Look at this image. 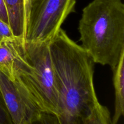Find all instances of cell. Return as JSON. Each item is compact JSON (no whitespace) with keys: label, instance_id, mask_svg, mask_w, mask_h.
I'll use <instances>...</instances> for the list:
<instances>
[{"label":"cell","instance_id":"obj_5","mask_svg":"<svg viewBox=\"0 0 124 124\" xmlns=\"http://www.w3.org/2000/svg\"><path fill=\"white\" fill-rule=\"evenodd\" d=\"M0 92L13 124H31L43 112L18 82L1 71Z\"/></svg>","mask_w":124,"mask_h":124},{"label":"cell","instance_id":"obj_3","mask_svg":"<svg viewBox=\"0 0 124 124\" xmlns=\"http://www.w3.org/2000/svg\"><path fill=\"white\" fill-rule=\"evenodd\" d=\"M49 42L18 39L13 81L19 84L43 112L58 115V93Z\"/></svg>","mask_w":124,"mask_h":124},{"label":"cell","instance_id":"obj_7","mask_svg":"<svg viewBox=\"0 0 124 124\" xmlns=\"http://www.w3.org/2000/svg\"><path fill=\"white\" fill-rule=\"evenodd\" d=\"M112 70L115 101V114L111 119L113 124H117L124 114V53L121 56L117 65Z\"/></svg>","mask_w":124,"mask_h":124},{"label":"cell","instance_id":"obj_10","mask_svg":"<svg viewBox=\"0 0 124 124\" xmlns=\"http://www.w3.org/2000/svg\"><path fill=\"white\" fill-rule=\"evenodd\" d=\"M31 124H61V122L56 115L42 112L41 116Z\"/></svg>","mask_w":124,"mask_h":124},{"label":"cell","instance_id":"obj_14","mask_svg":"<svg viewBox=\"0 0 124 124\" xmlns=\"http://www.w3.org/2000/svg\"><path fill=\"white\" fill-rule=\"evenodd\" d=\"M30 0H25V6H26L27 10L28 13H29V8H30Z\"/></svg>","mask_w":124,"mask_h":124},{"label":"cell","instance_id":"obj_1","mask_svg":"<svg viewBox=\"0 0 124 124\" xmlns=\"http://www.w3.org/2000/svg\"><path fill=\"white\" fill-rule=\"evenodd\" d=\"M49 48L58 93L61 124H86L99 103L93 83L91 56L61 29Z\"/></svg>","mask_w":124,"mask_h":124},{"label":"cell","instance_id":"obj_12","mask_svg":"<svg viewBox=\"0 0 124 124\" xmlns=\"http://www.w3.org/2000/svg\"><path fill=\"white\" fill-rule=\"evenodd\" d=\"M12 36H13V35L8 24L0 19V41L4 38Z\"/></svg>","mask_w":124,"mask_h":124},{"label":"cell","instance_id":"obj_8","mask_svg":"<svg viewBox=\"0 0 124 124\" xmlns=\"http://www.w3.org/2000/svg\"><path fill=\"white\" fill-rule=\"evenodd\" d=\"M15 37H6L0 41V71L13 80L16 59Z\"/></svg>","mask_w":124,"mask_h":124},{"label":"cell","instance_id":"obj_6","mask_svg":"<svg viewBox=\"0 0 124 124\" xmlns=\"http://www.w3.org/2000/svg\"><path fill=\"white\" fill-rule=\"evenodd\" d=\"M5 2L8 15V25L13 36L24 40L29 19L25 0H5Z\"/></svg>","mask_w":124,"mask_h":124},{"label":"cell","instance_id":"obj_11","mask_svg":"<svg viewBox=\"0 0 124 124\" xmlns=\"http://www.w3.org/2000/svg\"><path fill=\"white\" fill-rule=\"evenodd\" d=\"M0 124H13L0 92Z\"/></svg>","mask_w":124,"mask_h":124},{"label":"cell","instance_id":"obj_4","mask_svg":"<svg viewBox=\"0 0 124 124\" xmlns=\"http://www.w3.org/2000/svg\"><path fill=\"white\" fill-rule=\"evenodd\" d=\"M76 0H30L24 41L49 42L75 12Z\"/></svg>","mask_w":124,"mask_h":124},{"label":"cell","instance_id":"obj_9","mask_svg":"<svg viewBox=\"0 0 124 124\" xmlns=\"http://www.w3.org/2000/svg\"><path fill=\"white\" fill-rule=\"evenodd\" d=\"M86 124H113L110 112L100 102L97 105Z\"/></svg>","mask_w":124,"mask_h":124},{"label":"cell","instance_id":"obj_13","mask_svg":"<svg viewBox=\"0 0 124 124\" xmlns=\"http://www.w3.org/2000/svg\"><path fill=\"white\" fill-rule=\"evenodd\" d=\"M0 19L8 24V15L5 0H0Z\"/></svg>","mask_w":124,"mask_h":124},{"label":"cell","instance_id":"obj_2","mask_svg":"<svg viewBox=\"0 0 124 124\" xmlns=\"http://www.w3.org/2000/svg\"><path fill=\"white\" fill-rule=\"evenodd\" d=\"M78 30L81 46L94 63L113 70L124 53L122 0H93L82 10Z\"/></svg>","mask_w":124,"mask_h":124}]
</instances>
